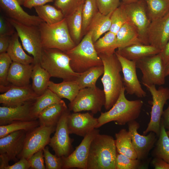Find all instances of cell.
Here are the masks:
<instances>
[{
    "mask_svg": "<svg viewBox=\"0 0 169 169\" xmlns=\"http://www.w3.org/2000/svg\"><path fill=\"white\" fill-rule=\"evenodd\" d=\"M104 67V72L101 79L105 97L104 105L106 110L115 104L124 87L120 72L122 67L115 54L110 55L99 54Z\"/></svg>",
    "mask_w": 169,
    "mask_h": 169,
    "instance_id": "1",
    "label": "cell"
},
{
    "mask_svg": "<svg viewBox=\"0 0 169 169\" xmlns=\"http://www.w3.org/2000/svg\"><path fill=\"white\" fill-rule=\"evenodd\" d=\"M117 153L112 136L97 134L90 145L87 169H116Z\"/></svg>",
    "mask_w": 169,
    "mask_h": 169,
    "instance_id": "2",
    "label": "cell"
},
{
    "mask_svg": "<svg viewBox=\"0 0 169 169\" xmlns=\"http://www.w3.org/2000/svg\"><path fill=\"white\" fill-rule=\"evenodd\" d=\"M125 91L124 87L112 107L105 112H101L97 118V129L112 121H115L118 125H125L139 117L143 105V101L141 100H128L125 97Z\"/></svg>",
    "mask_w": 169,
    "mask_h": 169,
    "instance_id": "3",
    "label": "cell"
},
{
    "mask_svg": "<svg viewBox=\"0 0 169 169\" xmlns=\"http://www.w3.org/2000/svg\"><path fill=\"white\" fill-rule=\"evenodd\" d=\"M92 35V32L88 31L78 44L64 51L70 59L71 68L76 72L81 73L91 67L103 65L94 47Z\"/></svg>",
    "mask_w": 169,
    "mask_h": 169,
    "instance_id": "4",
    "label": "cell"
},
{
    "mask_svg": "<svg viewBox=\"0 0 169 169\" xmlns=\"http://www.w3.org/2000/svg\"><path fill=\"white\" fill-rule=\"evenodd\" d=\"M70 61V58L64 51L55 49H43L40 64L51 77L62 79L63 81L75 80L81 73L72 69Z\"/></svg>",
    "mask_w": 169,
    "mask_h": 169,
    "instance_id": "5",
    "label": "cell"
},
{
    "mask_svg": "<svg viewBox=\"0 0 169 169\" xmlns=\"http://www.w3.org/2000/svg\"><path fill=\"white\" fill-rule=\"evenodd\" d=\"M38 27L43 49H55L66 51L76 45L69 34L65 18L53 25L43 22Z\"/></svg>",
    "mask_w": 169,
    "mask_h": 169,
    "instance_id": "6",
    "label": "cell"
},
{
    "mask_svg": "<svg viewBox=\"0 0 169 169\" xmlns=\"http://www.w3.org/2000/svg\"><path fill=\"white\" fill-rule=\"evenodd\" d=\"M105 103L103 90L97 86L80 90L77 95L68 105V109L73 112L90 111L93 114L100 112Z\"/></svg>",
    "mask_w": 169,
    "mask_h": 169,
    "instance_id": "7",
    "label": "cell"
},
{
    "mask_svg": "<svg viewBox=\"0 0 169 169\" xmlns=\"http://www.w3.org/2000/svg\"><path fill=\"white\" fill-rule=\"evenodd\" d=\"M8 18L15 28L23 48L33 58V64L40 63L43 48L38 26L26 25Z\"/></svg>",
    "mask_w": 169,
    "mask_h": 169,
    "instance_id": "8",
    "label": "cell"
},
{
    "mask_svg": "<svg viewBox=\"0 0 169 169\" xmlns=\"http://www.w3.org/2000/svg\"><path fill=\"white\" fill-rule=\"evenodd\" d=\"M166 65L160 53L136 61V68L142 74L141 80L143 85L164 84L165 82Z\"/></svg>",
    "mask_w": 169,
    "mask_h": 169,
    "instance_id": "9",
    "label": "cell"
},
{
    "mask_svg": "<svg viewBox=\"0 0 169 169\" xmlns=\"http://www.w3.org/2000/svg\"><path fill=\"white\" fill-rule=\"evenodd\" d=\"M144 85L151 93L152 101L150 120L143 134L146 135L148 133L152 131L158 137L164 106L169 99V88L161 86L157 89L155 85Z\"/></svg>",
    "mask_w": 169,
    "mask_h": 169,
    "instance_id": "10",
    "label": "cell"
},
{
    "mask_svg": "<svg viewBox=\"0 0 169 169\" xmlns=\"http://www.w3.org/2000/svg\"><path fill=\"white\" fill-rule=\"evenodd\" d=\"M56 128V126L40 125L27 132L23 149L17 158L28 159L37 152L43 150L49 144L50 136L55 131Z\"/></svg>",
    "mask_w": 169,
    "mask_h": 169,
    "instance_id": "11",
    "label": "cell"
},
{
    "mask_svg": "<svg viewBox=\"0 0 169 169\" xmlns=\"http://www.w3.org/2000/svg\"><path fill=\"white\" fill-rule=\"evenodd\" d=\"M27 132L18 131L0 138V169H5L9 161H17L23 149Z\"/></svg>",
    "mask_w": 169,
    "mask_h": 169,
    "instance_id": "12",
    "label": "cell"
},
{
    "mask_svg": "<svg viewBox=\"0 0 169 169\" xmlns=\"http://www.w3.org/2000/svg\"><path fill=\"white\" fill-rule=\"evenodd\" d=\"M70 111L68 108L61 115L57 124L54 135L51 138L49 144L55 155L60 157L67 156L73 151L72 143L74 139L69 136L68 125Z\"/></svg>",
    "mask_w": 169,
    "mask_h": 169,
    "instance_id": "13",
    "label": "cell"
},
{
    "mask_svg": "<svg viewBox=\"0 0 169 169\" xmlns=\"http://www.w3.org/2000/svg\"><path fill=\"white\" fill-rule=\"evenodd\" d=\"M128 21L137 29L140 37L145 44H149L147 40V31L151 22L144 0L125 4L121 3Z\"/></svg>",
    "mask_w": 169,
    "mask_h": 169,
    "instance_id": "14",
    "label": "cell"
},
{
    "mask_svg": "<svg viewBox=\"0 0 169 169\" xmlns=\"http://www.w3.org/2000/svg\"><path fill=\"white\" fill-rule=\"evenodd\" d=\"M99 133V130L94 129L84 137L80 143L70 155L62 157V169H87L90 145L94 137Z\"/></svg>",
    "mask_w": 169,
    "mask_h": 169,
    "instance_id": "15",
    "label": "cell"
},
{
    "mask_svg": "<svg viewBox=\"0 0 169 169\" xmlns=\"http://www.w3.org/2000/svg\"><path fill=\"white\" fill-rule=\"evenodd\" d=\"M127 124L137 159L141 161L145 160L148 157L150 151L154 147L158 137L152 131L149 132L146 135L139 134L138 130L140 125L136 120Z\"/></svg>",
    "mask_w": 169,
    "mask_h": 169,
    "instance_id": "16",
    "label": "cell"
},
{
    "mask_svg": "<svg viewBox=\"0 0 169 169\" xmlns=\"http://www.w3.org/2000/svg\"><path fill=\"white\" fill-rule=\"evenodd\" d=\"M115 54L122 67L123 81L126 93L138 98L145 97L146 93L142 88L136 74V61L129 60L116 52Z\"/></svg>",
    "mask_w": 169,
    "mask_h": 169,
    "instance_id": "17",
    "label": "cell"
},
{
    "mask_svg": "<svg viewBox=\"0 0 169 169\" xmlns=\"http://www.w3.org/2000/svg\"><path fill=\"white\" fill-rule=\"evenodd\" d=\"M149 44L161 51L169 40V12L161 18L151 21L147 33Z\"/></svg>",
    "mask_w": 169,
    "mask_h": 169,
    "instance_id": "18",
    "label": "cell"
},
{
    "mask_svg": "<svg viewBox=\"0 0 169 169\" xmlns=\"http://www.w3.org/2000/svg\"><path fill=\"white\" fill-rule=\"evenodd\" d=\"M88 112L70 113L68 119V125L70 134L84 137L95 128L98 125V119Z\"/></svg>",
    "mask_w": 169,
    "mask_h": 169,
    "instance_id": "19",
    "label": "cell"
},
{
    "mask_svg": "<svg viewBox=\"0 0 169 169\" xmlns=\"http://www.w3.org/2000/svg\"><path fill=\"white\" fill-rule=\"evenodd\" d=\"M38 96L30 84L22 87L12 86L0 95V103L4 106L15 107L33 100Z\"/></svg>",
    "mask_w": 169,
    "mask_h": 169,
    "instance_id": "20",
    "label": "cell"
},
{
    "mask_svg": "<svg viewBox=\"0 0 169 169\" xmlns=\"http://www.w3.org/2000/svg\"><path fill=\"white\" fill-rule=\"evenodd\" d=\"M0 6L9 18L21 23L38 26L44 22L38 16L30 15L25 11L17 0H0Z\"/></svg>",
    "mask_w": 169,
    "mask_h": 169,
    "instance_id": "21",
    "label": "cell"
},
{
    "mask_svg": "<svg viewBox=\"0 0 169 169\" xmlns=\"http://www.w3.org/2000/svg\"><path fill=\"white\" fill-rule=\"evenodd\" d=\"M34 100L15 107L0 106V126L8 125L15 121L33 120L31 116L30 108Z\"/></svg>",
    "mask_w": 169,
    "mask_h": 169,
    "instance_id": "22",
    "label": "cell"
},
{
    "mask_svg": "<svg viewBox=\"0 0 169 169\" xmlns=\"http://www.w3.org/2000/svg\"><path fill=\"white\" fill-rule=\"evenodd\" d=\"M33 64H25L13 61L7 78L11 87H25L30 85V79Z\"/></svg>",
    "mask_w": 169,
    "mask_h": 169,
    "instance_id": "23",
    "label": "cell"
},
{
    "mask_svg": "<svg viewBox=\"0 0 169 169\" xmlns=\"http://www.w3.org/2000/svg\"><path fill=\"white\" fill-rule=\"evenodd\" d=\"M161 51L160 50L150 44H137L118 49L115 52L129 60L136 61L158 54Z\"/></svg>",
    "mask_w": 169,
    "mask_h": 169,
    "instance_id": "24",
    "label": "cell"
},
{
    "mask_svg": "<svg viewBox=\"0 0 169 169\" xmlns=\"http://www.w3.org/2000/svg\"><path fill=\"white\" fill-rule=\"evenodd\" d=\"M116 36L118 49L135 44H144L137 29L129 22L126 23L121 27Z\"/></svg>",
    "mask_w": 169,
    "mask_h": 169,
    "instance_id": "25",
    "label": "cell"
},
{
    "mask_svg": "<svg viewBox=\"0 0 169 169\" xmlns=\"http://www.w3.org/2000/svg\"><path fill=\"white\" fill-rule=\"evenodd\" d=\"M68 108L64 100L48 106L38 116V119L40 125L56 126L61 115Z\"/></svg>",
    "mask_w": 169,
    "mask_h": 169,
    "instance_id": "26",
    "label": "cell"
},
{
    "mask_svg": "<svg viewBox=\"0 0 169 169\" xmlns=\"http://www.w3.org/2000/svg\"><path fill=\"white\" fill-rule=\"evenodd\" d=\"M63 100L57 95L48 88L43 94L37 97L32 104L30 114L32 119L37 120L39 114L45 109Z\"/></svg>",
    "mask_w": 169,
    "mask_h": 169,
    "instance_id": "27",
    "label": "cell"
},
{
    "mask_svg": "<svg viewBox=\"0 0 169 169\" xmlns=\"http://www.w3.org/2000/svg\"><path fill=\"white\" fill-rule=\"evenodd\" d=\"M48 88L60 99H66L70 102L74 99L80 90L76 80L63 81L59 83H55L50 81Z\"/></svg>",
    "mask_w": 169,
    "mask_h": 169,
    "instance_id": "28",
    "label": "cell"
},
{
    "mask_svg": "<svg viewBox=\"0 0 169 169\" xmlns=\"http://www.w3.org/2000/svg\"><path fill=\"white\" fill-rule=\"evenodd\" d=\"M50 77L49 73L40 63L33 64L31 78L32 80L31 86L38 96L43 94L48 88Z\"/></svg>",
    "mask_w": 169,
    "mask_h": 169,
    "instance_id": "29",
    "label": "cell"
},
{
    "mask_svg": "<svg viewBox=\"0 0 169 169\" xmlns=\"http://www.w3.org/2000/svg\"><path fill=\"white\" fill-rule=\"evenodd\" d=\"M83 4L74 12L65 17L69 34L76 45L80 42L83 36L82 11Z\"/></svg>",
    "mask_w": 169,
    "mask_h": 169,
    "instance_id": "30",
    "label": "cell"
},
{
    "mask_svg": "<svg viewBox=\"0 0 169 169\" xmlns=\"http://www.w3.org/2000/svg\"><path fill=\"white\" fill-rule=\"evenodd\" d=\"M16 31L11 36L10 44L7 53L13 61L25 64H33V58L25 52Z\"/></svg>",
    "mask_w": 169,
    "mask_h": 169,
    "instance_id": "31",
    "label": "cell"
},
{
    "mask_svg": "<svg viewBox=\"0 0 169 169\" xmlns=\"http://www.w3.org/2000/svg\"><path fill=\"white\" fill-rule=\"evenodd\" d=\"M112 12L104 15L99 11L91 21L88 32H92V40L93 43L96 42L105 33L110 31L111 21L110 17Z\"/></svg>",
    "mask_w": 169,
    "mask_h": 169,
    "instance_id": "32",
    "label": "cell"
},
{
    "mask_svg": "<svg viewBox=\"0 0 169 169\" xmlns=\"http://www.w3.org/2000/svg\"><path fill=\"white\" fill-rule=\"evenodd\" d=\"M115 136L117 152L131 159H137L129 131L125 129H121L115 134Z\"/></svg>",
    "mask_w": 169,
    "mask_h": 169,
    "instance_id": "33",
    "label": "cell"
},
{
    "mask_svg": "<svg viewBox=\"0 0 169 169\" xmlns=\"http://www.w3.org/2000/svg\"><path fill=\"white\" fill-rule=\"evenodd\" d=\"M161 121L160 131L152 152L154 158L163 160L169 163V137Z\"/></svg>",
    "mask_w": 169,
    "mask_h": 169,
    "instance_id": "34",
    "label": "cell"
},
{
    "mask_svg": "<svg viewBox=\"0 0 169 169\" xmlns=\"http://www.w3.org/2000/svg\"><path fill=\"white\" fill-rule=\"evenodd\" d=\"M94 45L98 55L113 54L118 48L116 34L109 31L94 42Z\"/></svg>",
    "mask_w": 169,
    "mask_h": 169,
    "instance_id": "35",
    "label": "cell"
},
{
    "mask_svg": "<svg viewBox=\"0 0 169 169\" xmlns=\"http://www.w3.org/2000/svg\"><path fill=\"white\" fill-rule=\"evenodd\" d=\"M104 72L103 65L94 66L81 73L75 80L80 90L85 88H95L96 87L97 81Z\"/></svg>",
    "mask_w": 169,
    "mask_h": 169,
    "instance_id": "36",
    "label": "cell"
},
{
    "mask_svg": "<svg viewBox=\"0 0 169 169\" xmlns=\"http://www.w3.org/2000/svg\"><path fill=\"white\" fill-rule=\"evenodd\" d=\"M34 8L38 16L50 25L57 23L65 18L61 10L49 4L37 6Z\"/></svg>",
    "mask_w": 169,
    "mask_h": 169,
    "instance_id": "37",
    "label": "cell"
},
{
    "mask_svg": "<svg viewBox=\"0 0 169 169\" xmlns=\"http://www.w3.org/2000/svg\"><path fill=\"white\" fill-rule=\"evenodd\" d=\"M151 21L161 17L169 12V0H144Z\"/></svg>",
    "mask_w": 169,
    "mask_h": 169,
    "instance_id": "38",
    "label": "cell"
},
{
    "mask_svg": "<svg viewBox=\"0 0 169 169\" xmlns=\"http://www.w3.org/2000/svg\"><path fill=\"white\" fill-rule=\"evenodd\" d=\"M40 125L38 120L15 121L8 125L0 126V138L18 131H29Z\"/></svg>",
    "mask_w": 169,
    "mask_h": 169,
    "instance_id": "39",
    "label": "cell"
},
{
    "mask_svg": "<svg viewBox=\"0 0 169 169\" xmlns=\"http://www.w3.org/2000/svg\"><path fill=\"white\" fill-rule=\"evenodd\" d=\"M99 11L96 0H84L82 11L83 36L87 33L91 21Z\"/></svg>",
    "mask_w": 169,
    "mask_h": 169,
    "instance_id": "40",
    "label": "cell"
},
{
    "mask_svg": "<svg viewBox=\"0 0 169 169\" xmlns=\"http://www.w3.org/2000/svg\"><path fill=\"white\" fill-rule=\"evenodd\" d=\"M12 62L7 52L0 54V92L2 93L11 87L8 81L7 78Z\"/></svg>",
    "mask_w": 169,
    "mask_h": 169,
    "instance_id": "41",
    "label": "cell"
},
{
    "mask_svg": "<svg viewBox=\"0 0 169 169\" xmlns=\"http://www.w3.org/2000/svg\"><path fill=\"white\" fill-rule=\"evenodd\" d=\"M110 20L111 26L110 31L116 34L121 27L126 23L129 22L121 3L120 6L112 12Z\"/></svg>",
    "mask_w": 169,
    "mask_h": 169,
    "instance_id": "42",
    "label": "cell"
},
{
    "mask_svg": "<svg viewBox=\"0 0 169 169\" xmlns=\"http://www.w3.org/2000/svg\"><path fill=\"white\" fill-rule=\"evenodd\" d=\"M84 0H55L54 5L62 12L65 17L76 10Z\"/></svg>",
    "mask_w": 169,
    "mask_h": 169,
    "instance_id": "43",
    "label": "cell"
},
{
    "mask_svg": "<svg viewBox=\"0 0 169 169\" xmlns=\"http://www.w3.org/2000/svg\"><path fill=\"white\" fill-rule=\"evenodd\" d=\"M141 161L132 159L117 152L116 161V169H138L141 168Z\"/></svg>",
    "mask_w": 169,
    "mask_h": 169,
    "instance_id": "44",
    "label": "cell"
},
{
    "mask_svg": "<svg viewBox=\"0 0 169 169\" xmlns=\"http://www.w3.org/2000/svg\"><path fill=\"white\" fill-rule=\"evenodd\" d=\"M43 150L46 169H62L63 161L62 157L51 154L49 151L48 146H46Z\"/></svg>",
    "mask_w": 169,
    "mask_h": 169,
    "instance_id": "45",
    "label": "cell"
},
{
    "mask_svg": "<svg viewBox=\"0 0 169 169\" xmlns=\"http://www.w3.org/2000/svg\"><path fill=\"white\" fill-rule=\"evenodd\" d=\"M99 11L107 15L112 12L120 5V0H96Z\"/></svg>",
    "mask_w": 169,
    "mask_h": 169,
    "instance_id": "46",
    "label": "cell"
},
{
    "mask_svg": "<svg viewBox=\"0 0 169 169\" xmlns=\"http://www.w3.org/2000/svg\"><path fill=\"white\" fill-rule=\"evenodd\" d=\"M44 151L40 150L34 154L28 159L30 167L34 169H45Z\"/></svg>",
    "mask_w": 169,
    "mask_h": 169,
    "instance_id": "47",
    "label": "cell"
},
{
    "mask_svg": "<svg viewBox=\"0 0 169 169\" xmlns=\"http://www.w3.org/2000/svg\"><path fill=\"white\" fill-rule=\"evenodd\" d=\"M15 29L8 18L1 15L0 16V35L11 36L16 32Z\"/></svg>",
    "mask_w": 169,
    "mask_h": 169,
    "instance_id": "48",
    "label": "cell"
},
{
    "mask_svg": "<svg viewBox=\"0 0 169 169\" xmlns=\"http://www.w3.org/2000/svg\"><path fill=\"white\" fill-rule=\"evenodd\" d=\"M30 167L28 159L22 158L13 165H8L5 169H28Z\"/></svg>",
    "mask_w": 169,
    "mask_h": 169,
    "instance_id": "49",
    "label": "cell"
},
{
    "mask_svg": "<svg viewBox=\"0 0 169 169\" xmlns=\"http://www.w3.org/2000/svg\"><path fill=\"white\" fill-rule=\"evenodd\" d=\"M55 0H25L23 6L25 8L31 9L35 7L43 5Z\"/></svg>",
    "mask_w": 169,
    "mask_h": 169,
    "instance_id": "50",
    "label": "cell"
},
{
    "mask_svg": "<svg viewBox=\"0 0 169 169\" xmlns=\"http://www.w3.org/2000/svg\"><path fill=\"white\" fill-rule=\"evenodd\" d=\"M11 36L0 35V54L7 52L9 46Z\"/></svg>",
    "mask_w": 169,
    "mask_h": 169,
    "instance_id": "51",
    "label": "cell"
},
{
    "mask_svg": "<svg viewBox=\"0 0 169 169\" xmlns=\"http://www.w3.org/2000/svg\"><path fill=\"white\" fill-rule=\"evenodd\" d=\"M151 163L155 169H169V163L161 159L154 158Z\"/></svg>",
    "mask_w": 169,
    "mask_h": 169,
    "instance_id": "52",
    "label": "cell"
},
{
    "mask_svg": "<svg viewBox=\"0 0 169 169\" xmlns=\"http://www.w3.org/2000/svg\"><path fill=\"white\" fill-rule=\"evenodd\" d=\"M160 53L162 60L166 65L169 62V40Z\"/></svg>",
    "mask_w": 169,
    "mask_h": 169,
    "instance_id": "53",
    "label": "cell"
},
{
    "mask_svg": "<svg viewBox=\"0 0 169 169\" xmlns=\"http://www.w3.org/2000/svg\"><path fill=\"white\" fill-rule=\"evenodd\" d=\"M161 121L163 123L165 128L169 130V105L168 107L163 110Z\"/></svg>",
    "mask_w": 169,
    "mask_h": 169,
    "instance_id": "54",
    "label": "cell"
},
{
    "mask_svg": "<svg viewBox=\"0 0 169 169\" xmlns=\"http://www.w3.org/2000/svg\"><path fill=\"white\" fill-rule=\"evenodd\" d=\"M165 72L166 77L169 75V62L166 65Z\"/></svg>",
    "mask_w": 169,
    "mask_h": 169,
    "instance_id": "55",
    "label": "cell"
},
{
    "mask_svg": "<svg viewBox=\"0 0 169 169\" xmlns=\"http://www.w3.org/2000/svg\"><path fill=\"white\" fill-rule=\"evenodd\" d=\"M139 0H121L122 3L125 4H128L133 3Z\"/></svg>",
    "mask_w": 169,
    "mask_h": 169,
    "instance_id": "56",
    "label": "cell"
},
{
    "mask_svg": "<svg viewBox=\"0 0 169 169\" xmlns=\"http://www.w3.org/2000/svg\"><path fill=\"white\" fill-rule=\"evenodd\" d=\"M21 5L23 4L25 0H17Z\"/></svg>",
    "mask_w": 169,
    "mask_h": 169,
    "instance_id": "57",
    "label": "cell"
},
{
    "mask_svg": "<svg viewBox=\"0 0 169 169\" xmlns=\"http://www.w3.org/2000/svg\"><path fill=\"white\" fill-rule=\"evenodd\" d=\"M166 133L168 136L169 137V130L166 131Z\"/></svg>",
    "mask_w": 169,
    "mask_h": 169,
    "instance_id": "58",
    "label": "cell"
}]
</instances>
